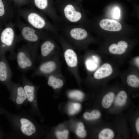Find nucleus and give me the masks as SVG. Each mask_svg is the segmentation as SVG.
Masks as SVG:
<instances>
[{
	"mask_svg": "<svg viewBox=\"0 0 139 139\" xmlns=\"http://www.w3.org/2000/svg\"><path fill=\"white\" fill-rule=\"evenodd\" d=\"M45 78L48 85L54 90H59L64 85L65 78L62 71L49 75Z\"/></svg>",
	"mask_w": 139,
	"mask_h": 139,
	"instance_id": "obj_17",
	"label": "nucleus"
},
{
	"mask_svg": "<svg viewBox=\"0 0 139 139\" xmlns=\"http://www.w3.org/2000/svg\"><path fill=\"white\" fill-rule=\"evenodd\" d=\"M84 128V125L82 123L80 122L78 123L76 133L78 136L81 138H84L86 136V132Z\"/></svg>",
	"mask_w": 139,
	"mask_h": 139,
	"instance_id": "obj_27",
	"label": "nucleus"
},
{
	"mask_svg": "<svg viewBox=\"0 0 139 139\" xmlns=\"http://www.w3.org/2000/svg\"><path fill=\"white\" fill-rule=\"evenodd\" d=\"M114 134L113 131L109 128H106L102 130L99 134V139H111Z\"/></svg>",
	"mask_w": 139,
	"mask_h": 139,
	"instance_id": "obj_23",
	"label": "nucleus"
},
{
	"mask_svg": "<svg viewBox=\"0 0 139 139\" xmlns=\"http://www.w3.org/2000/svg\"><path fill=\"white\" fill-rule=\"evenodd\" d=\"M100 27L102 29L108 31L117 32L122 29V25L118 21L108 19H104L99 22Z\"/></svg>",
	"mask_w": 139,
	"mask_h": 139,
	"instance_id": "obj_19",
	"label": "nucleus"
},
{
	"mask_svg": "<svg viewBox=\"0 0 139 139\" xmlns=\"http://www.w3.org/2000/svg\"><path fill=\"white\" fill-rule=\"evenodd\" d=\"M59 41L62 48V55L68 70L79 83L81 78L79 68L81 57H80L74 48L65 40L61 38Z\"/></svg>",
	"mask_w": 139,
	"mask_h": 139,
	"instance_id": "obj_4",
	"label": "nucleus"
},
{
	"mask_svg": "<svg viewBox=\"0 0 139 139\" xmlns=\"http://www.w3.org/2000/svg\"><path fill=\"white\" fill-rule=\"evenodd\" d=\"M17 68L23 73L35 68L37 59L30 48L27 44L19 48L16 53Z\"/></svg>",
	"mask_w": 139,
	"mask_h": 139,
	"instance_id": "obj_7",
	"label": "nucleus"
},
{
	"mask_svg": "<svg viewBox=\"0 0 139 139\" xmlns=\"http://www.w3.org/2000/svg\"><path fill=\"white\" fill-rule=\"evenodd\" d=\"M39 45L40 54L37 60L39 63L56 55L62 54L56 42L51 38L45 36Z\"/></svg>",
	"mask_w": 139,
	"mask_h": 139,
	"instance_id": "obj_12",
	"label": "nucleus"
},
{
	"mask_svg": "<svg viewBox=\"0 0 139 139\" xmlns=\"http://www.w3.org/2000/svg\"><path fill=\"white\" fill-rule=\"evenodd\" d=\"M120 10L118 7H115L113 10V17L116 19H119L120 16Z\"/></svg>",
	"mask_w": 139,
	"mask_h": 139,
	"instance_id": "obj_30",
	"label": "nucleus"
},
{
	"mask_svg": "<svg viewBox=\"0 0 139 139\" xmlns=\"http://www.w3.org/2000/svg\"><path fill=\"white\" fill-rule=\"evenodd\" d=\"M119 76L129 87L134 89L139 87V71L131 67L121 71Z\"/></svg>",
	"mask_w": 139,
	"mask_h": 139,
	"instance_id": "obj_16",
	"label": "nucleus"
},
{
	"mask_svg": "<svg viewBox=\"0 0 139 139\" xmlns=\"http://www.w3.org/2000/svg\"><path fill=\"white\" fill-rule=\"evenodd\" d=\"M129 67L139 71V56L132 57L128 61Z\"/></svg>",
	"mask_w": 139,
	"mask_h": 139,
	"instance_id": "obj_26",
	"label": "nucleus"
},
{
	"mask_svg": "<svg viewBox=\"0 0 139 139\" xmlns=\"http://www.w3.org/2000/svg\"><path fill=\"white\" fill-rule=\"evenodd\" d=\"M115 94L112 91H110L106 93L102 100V107L106 109L109 108L112 103L115 97Z\"/></svg>",
	"mask_w": 139,
	"mask_h": 139,
	"instance_id": "obj_20",
	"label": "nucleus"
},
{
	"mask_svg": "<svg viewBox=\"0 0 139 139\" xmlns=\"http://www.w3.org/2000/svg\"><path fill=\"white\" fill-rule=\"evenodd\" d=\"M69 38L71 41L80 50L85 49L92 41L89 38L87 31L79 27L71 29L69 33Z\"/></svg>",
	"mask_w": 139,
	"mask_h": 139,
	"instance_id": "obj_14",
	"label": "nucleus"
},
{
	"mask_svg": "<svg viewBox=\"0 0 139 139\" xmlns=\"http://www.w3.org/2000/svg\"><path fill=\"white\" fill-rule=\"evenodd\" d=\"M0 54L9 53V58L11 60L16 59L15 49L18 41V36L16 33L14 25L5 28L1 34L0 37Z\"/></svg>",
	"mask_w": 139,
	"mask_h": 139,
	"instance_id": "obj_6",
	"label": "nucleus"
},
{
	"mask_svg": "<svg viewBox=\"0 0 139 139\" xmlns=\"http://www.w3.org/2000/svg\"><path fill=\"white\" fill-rule=\"evenodd\" d=\"M62 54H58L39 63L35 68L31 77L41 76L46 77L51 74L61 71L60 58Z\"/></svg>",
	"mask_w": 139,
	"mask_h": 139,
	"instance_id": "obj_8",
	"label": "nucleus"
},
{
	"mask_svg": "<svg viewBox=\"0 0 139 139\" xmlns=\"http://www.w3.org/2000/svg\"><path fill=\"white\" fill-rule=\"evenodd\" d=\"M11 125V138L34 139L38 134V127L31 114L23 111L17 114L6 112Z\"/></svg>",
	"mask_w": 139,
	"mask_h": 139,
	"instance_id": "obj_1",
	"label": "nucleus"
},
{
	"mask_svg": "<svg viewBox=\"0 0 139 139\" xmlns=\"http://www.w3.org/2000/svg\"><path fill=\"white\" fill-rule=\"evenodd\" d=\"M105 57L99 52L86 51L81 57V62L85 68L86 76L89 75L97 69L105 59L103 60L102 59Z\"/></svg>",
	"mask_w": 139,
	"mask_h": 139,
	"instance_id": "obj_13",
	"label": "nucleus"
},
{
	"mask_svg": "<svg viewBox=\"0 0 139 139\" xmlns=\"http://www.w3.org/2000/svg\"><path fill=\"white\" fill-rule=\"evenodd\" d=\"M124 62L112 58H106L102 63L91 74L86 76L88 80L103 82L119 76L120 67Z\"/></svg>",
	"mask_w": 139,
	"mask_h": 139,
	"instance_id": "obj_2",
	"label": "nucleus"
},
{
	"mask_svg": "<svg viewBox=\"0 0 139 139\" xmlns=\"http://www.w3.org/2000/svg\"><path fill=\"white\" fill-rule=\"evenodd\" d=\"M68 132L67 130L62 131H58L56 132L57 138L59 139H66L68 138Z\"/></svg>",
	"mask_w": 139,
	"mask_h": 139,
	"instance_id": "obj_29",
	"label": "nucleus"
},
{
	"mask_svg": "<svg viewBox=\"0 0 139 139\" xmlns=\"http://www.w3.org/2000/svg\"><path fill=\"white\" fill-rule=\"evenodd\" d=\"M12 75L5 54H0V82L7 87L12 81Z\"/></svg>",
	"mask_w": 139,
	"mask_h": 139,
	"instance_id": "obj_15",
	"label": "nucleus"
},
{
	"mask_svg": "<svg viewBox=\"0 0 139 139\" xmlns=\"http://www.w3.org/2000/svg\"><path fill=\"white\" fill-rule=\"evenodd\" d=\"M67 94L70 98L79 100H82L84 96V93L82 91L76 89L69 90Z\"/></svg>",
	"mask_w": 139,
	"mask_h": 139,
	"instance_id": "obj_22",
	"label": "nucleus"
},
{
	"mask_svg": "<svg viewBox=\"0 0 139 139\" xmlns=\"http://www.w3.org/2000/svg\"><path fill=\"white\" fill-rule=\"evenodd\" d=\"M21 81L28 103L30 105V113L33 115H38L37 93L39 86L33 83L28 79L24 73L21 76Z\"/></svg>",
	"mask_w": 139,
	"mask_h": 139,
	"instance_id": "obj_9",
	"label": "nucleus"
},
{
	"mask_svg": "<svg viewBox=\"0 0 139 139\" xmlns=\"http://www.w3.org/2000/svg\"><path fill=\"white\" fill-rule=\"evenodd\" d=\"M34 2L37 8L46 12L48 6V0H34Z\"/></svg>",
	"mask_w": 139,
	"mask_h": 139,
	"instance_id": "obj_24",
	"label": "nucleus"
},
{
	"mask_svg": "<svg viewBox=\"0 0 139 139\" xmlns=\"http://www.w3.org/2000/svg\"><path fill=\"white\" fill-rule=\"evenodd\" d=\"M101 116V113L98 110H94L91 113L86 112L84 113L83 117L87 120H94L99 118Z\"/></svg>",
	"mask_w": 139,
	"mask_h": 139,
	"instance_id": "obj_25",
	"label": "nucleus"
},
{
	"mask_svg": "<svg viewBox=\"0 0 139 139\" xmlns=\"http://www.w3.org/2000/svg\"><path fill=\"white\" fill-rule=\"evenodd\" d=\"M29 25L37 30L47 29L48 23L46 20L39 13L32 10L18 11Z\"/></svg>",
	"mask_w": 139,
	"mask_h": 139,
	"instance_id": "obj_10",
	"label": "nucleus"
},
{
	"mask_svg": "<svg viewBox=\"0 0 139 139\" xmlns=\"http://www.w3.org/2000/svg\"><path fill=\"white\" fill-rule=\"evenodd\" d=\"M127 98L126 92L124 90L119 91L117 93L115 101V103L118 106H121L124 105Z\"/></svg>",
	"mask_w": 139,
	"mask_h": 139,
	"instance_id": "obj_21",
	"label": "nucleus"
},
{
	"mask_svg": "<svg viewBox=\"0 0 139 139\" xmlns=\"http://www.w3.org/2000/svg\"><path fill=\"white\" fill-rule=\"evenodd\" d=\"M132 42L124 39L116 40L105 44L99 52L105 56L124 62L132 56Z\"/></svg>",
	"mask_w": 139,
	"mask_h": 139,
	"instance_id": "obj_3",
	"label": "nucleus"
},
{
	"mask_svg": "<svg viewBox=\"0 0 139 139\" xmlns=\"http://www.w3.org/2000/svg\"><path fill=\"white\" fill-rule=\"evenodd\" d=\"M81 108L80 104L74 103L70 105L68 108V112L70 115H73L78 111Z\"/></svg>",
	"mask_w": 139,
	"mask_h": 139,
	"instance_id": "obj_28",
	"label": "nucleus"
},
{
	"mask_svg": "<svg viewBox=\"0 0 139 139\" xmlns=\"http://www.w3.org/2000/svg\"><path fill=\"white\" fill-rule=\"evenodd\" d=\"M63 12L66 19L72 23L79 21L82 17L81 13L77 11L75 7L71 4H68L65 6Z\"/></svg>",
	"mask_w": 139,
	"mask_h": 139,
	"instance_id": "obj_18",
	"label": "nucleus"
},
{
	"mask_svg": "<svg viewBox=\"0 0 139 139\" xmlns=\"http://www.w3.org/2000/svg\"><path fill=\"white\" fill-rule=\"evenodd\" d=\"M18 22L17 24L20 31V34L18 36V42L21 40L25 42L32 50L37 61L38 57V47L41 40L45 36L29 25L19 21Z\"/></svg>",
	"mask_w": 139,
	"mask_h": 139,
	"instance_id": "obj_5",
	"label": "nucleus"
},
{
	"mask_svg": "<svg viewBox=\"0 0 139 139\" xmlns=\"http://www.w3.org/2000/svg\"><path fill=\"white\" fill-rule=\"evenodd\" d=\"M136 131L138 134H139V118H138L136 123Z\"/></svg>",
	"mask_w": 139,
	"mask_h": 139,
	"instance_id": "obj_32",
	"label": "nucleus"
},
{
	"mask_svg": "<svg viewBox=\"0 0 139 139\" xmlns=\"http://www.w3.org/2000/svg\"><path fill=\"white\" fill-rule=\"evenodd\" d=\"M5 12L4 4L2 0H0V17L3 16L5 13Z\"/></svg>",
	"mask_w": 139,
	"mask_h": 139,
	"instance_id": "obj_31",
	"label": "nucleus"
},
{
	"mask_svg": "<svg viewBox=\"0 0 139 139\" xmlns=\"http://www.w3.org/2000/svg\"><path fill=\"white\" fill-rule=\"evenodd\" d=\"M7 88L10 93L9 99L17 110H19L22 106L28 103L23 86L20 82L15 83L12 81Z\"/></svg>",
	"mask_w": 139,
	"mask_h": 139,
	"instance_id": "obj_11",
	"label": "nucleus"
}]
</instances>
